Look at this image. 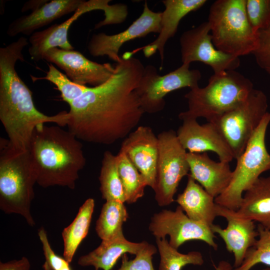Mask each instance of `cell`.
Instances as JSON below:
<instances>
[{
    "instance_id": "cell-8",
    "label": "cell",
    "mask_w": 270,
    "mask_h": 270,
    "mask_svg": "<svg viewBox=\"0 0 270 270\" xmlns=\"http://www.w3.org/2000/svg\"><path fill=\"white\" fill-rule=\"evenodd\" d=\"M268 98L254 88L238 106L212 122L218 127L237 159L268 112Z\"/></svg>"
},
{
    "instance_id": "cell-6",
    "label": "cell",
    "mask_w": 270,
    "mask_h": 270,
    "mask_svg": "<svg viewBox=\"0 0 270 270\" xmlns=\"http://www.w3.org/2000/svg\"><path fill=\"white\" fill-rule=\"evenodd\" d=\"M246 0H217L210 6L208 22L216 48L240 58L256 48L258 33L248 22Z\"/></svg>"
},
{
    "instance_id": "cell-37",
    "label": "cell",
    "mask_w": 270,
    "mask_h": 270,
    "mask_svg": "<svg viewBox=\"0 0 270 270\" xmlns=\"http://www.w3.org/2000/svg\"><path fill=\"white\" fill-rule=\"evenodd\" d=\"M48 0H30L25 3L24 5L22 12H24L31 10L32 11L36 10L39 8L40 6L44 4L45 3L48 2Z\"/></svg>"
},
{
    "instance_id": "cell-10",
    "label": "cell",
    "mask_w": 270,
    "mask_h": 270,
    "mask_svg": "<svg viewBox=\"0 0 270 270\" xmlns=\"http://www.w3.org/2000/svg\"><path fill=\"white\" fill-rule=\"evenodd\" d=\"M190 64H182L178 68L164 74H158L155 66H144L143 74L136 88L144 112L156 113L162 110L166 104L164 96L172 91L188 87L198 86L200 72L190 69Z\"/></svg>"
},
{
    "instance_id": "cell-28",
    "label": "cell",
    "mask_w": 270,
    "mask_h": 270,
    "mask_svg": "<svg viewBox=\"0 0 270 270\" xmlns=\"http://www.w3.org/2000/svg\"><path fill=\"white\" fill-rule=\"evenodd\" d=\"M116 156L126 202L134 203L144 196L146 181L123 150H120Z\"/></svg>"
},
{
    "instance_id": "cell-21",
    "label": "cell",
    "mask_w": 270,
    "mask_h": 270,
    "mask_svg": "<svg viewBox=\"0 0 270 270\" xmlns=\"http://www.w3.org/2000/svg\"><path fill=\"white\" fill-rule=\"evenodd\" d=\"M206 2V0H162L165 9L162 12L160 30L154 41L142 48L144 56L148 58L158 52L162 64L164 46L176 34L181 20L190 12L200 9Z\"/></svg>"
},
{
    "instance_id": "cell-26",
    "label": "cell",
    "mask_w": 270,
    "mask_h": 270,
    "mask_svg": "<svg viewBox=\"0 0 270 270\" xmlns=\"http://www.w3.org/2000/svg\"><path fill=\"white\" fill-rule=\"evenodd\" d=\"M128 218L124 202L106 200L96 222V230L98 236L102 240H106L124 234L122 226Z\"/></svg>"
},
{
    "instance_id": "cell-39",
    "label": "cell",
    "mask_w": 270,
    "mask_h": 270,
    "mask_svg": "<svg viewBox=\"0 0 270 270\" xmlns=\"http://www.w3.org/2000/svg\"><path fill=\"white\" fill-rule=\"evenodd\" d=\"M62 270H72L70 266L65 268Z\"/></svg>"
},
{
    "instance_id": "cell-5",
    "label": "cell",
    "mask_w": 270,
    "mask_h": 270,
    "mask_svg": "<svg viewBox=\"0 0 270 270\" xmlns=\"http://www.w3.org/2000/svg\"><path fill=\"white\" fill-rule=\"evenodd\" d=\"M253 89L251 80L235 70L214 74L205 87L190 89L184 95L188 109L178 118H204L212 122L245 100Z\"/></svg>"
},
{
    "instance_id": "cell-30",
    "label": "cell",
    "mask_w": 270,
    "mask_h": 270,
    "mask_svg": "<svg viewBox=\"0 0 270 270\" xmlns=\"http://www.w3.org/2000/svg\"><path fill=\"white\" fill-rule=\"evenodd\" d=\"M257 240L246 252L242 264L233 270H250L262 264L270 266V230L258 224Z\"/></svg>"
},
{
    "instance_id": "cell-38",
    "label": "cell",
    "mask_w": 270,
    "mask_h": 270,
    "mask_svg": "<svg viewBox=\"0 0 270 270\" xmlns=\"http://www.w3.org/2000/svg\"><path fill=\"white\" fill-rule=\"evenodd\" d=\"M234 268L232 264L228 261L221 260L218 265L215 266V270H233Z\"/></svg>"
},
{
    "instance_id": "cell-40",
    "label": "cell",
    "mask_w": 270,
    "mask_h": 270,
    "mask_svg": "<svg viewBox=\"0 0 270 270\" xmlns=\"http://www.w3.org/2000/svg\"><path fill=\"white\" fill-rule=\"evenodd\" d=\"M261 270H270V268H266L262 269Z\"/></svg>"
},
{
    "instance_id": "cell-14",
    "label": "cell",
    "mask_w": 270,
    "mask_h": 270,
    "mask_svg": "<svg viewBox=\"0 0 270 270\" xmlns=\"http://www.w3.org/2000/svg\"><path fill=\"white\" fill-rule=\"evenodd\" d=\"M43 60L54 63L62 70L74 83L82 86H99L113 74L114 66L90 60L80 52L53 48L44 54Z\"/></svg>"
},
{
    "instance_id": "cell-29",
    "label": "cell",
    "mask_w": 270,
    "mask_h": 270,
    "mask_svg": "<svg viewBox=\"0 0 270 270\" xmlns=\"http://www.w3.org/2000/svg\"><path fill=\"white\" fill-rule=\"evenodd\" d=\"M160 260L159 270H181L186 265L202 266L204 260L202 254L192 251L188 254H182L172 247L164 238L156 240Z\"/></svg>"
},
{
    "instance_id": "cell-27",
    "label": "cell",
    "mask_w": 270,
    "mask_h": 270,
    "mask_svg": "<svg viewBox=\"0 0 270 270\" xmlns=\"http://www.w3.org/2000/svg\"><path fill=\"white\" fill-rule=\"evenodd\" d=\"M99 180L100 190L104 200L126 202L118 170L117 156L110 151H106L104 154Z\"/></svg>"
},
{
    "instance_id": "cell-31",
    "label": "cell",
    "mask_w": 270,
    "mask_h": 270,
    "mask_svg": "<svg viewBox=\"0 0 270 270\" xmlns=\"http://www.w3.org/2000/svg\"><path fill=\"white\" fill-rule=\"evenodd\" d=\"M48 70L44 77L37 78L31 76L34 82L45 80L54 84L60 92L62 98L69 105L79 98L88 86L76 84L72 82L66 74L58 70L52 64H48Z\"/></svg>"
},
{
    "instance_id": "cell-12",
    "label": "cell",
    "mask_w": 270,
    "mask_h": 270,
    "mask_svg": "<svg viewBox=\"0 0 270 270\" xmlns=\"http://www.w3.org/2000/svg\"><path fill=\"white\" fill-rule=\"evenodd\" d=\"M182 64L200 62L209 66L214 74L236 70L240 65V58L225 54L214 45L207 22L184 32L180 39Z\"/></svg>"
},
{
    "instance_id": "cell-18",
    "label": "cell",
    "mask_w": 270,
    "mask_h": 270,
    "mask_svg": "<svg viewBox=\"0 0 270 270\" xmlns=\"http://www.w3.org/2000/svg\"><path fill=\"white\" fill-rule=\"evenodd\" d=\"M145 179L147 186L154 188L158 153V136L151 128L139 126L124 140L120 149Z\"/></svg>"
},
{
    "instance_id": "cell-24",
    "label": "cell",
    "mask_w": 270,
    "mask_h": 270,
    "mask_svg": "<svg viewBox=\"0 0 270 270\" xmlns=\"http://www.w3.org/2000/svg\"><path fill=\"white\" fill-rule=\"evenodd\" d=\"M236 212L270 230V176H260L244 192Z\"/></svg>"
},
{
    "instance_id": "cell-35",
    "label": "cell",
    "mask_w": 270,
    "mask_h": 270,
    "mask_svg": "<svg viewBox=\"0 0 270 270\" xmlns=\"http://www.w3.org/2000/svg\"><path fill=\"white\" fill-rule=\"evenodd\" d=\"M38 236L45 258V262L42 266L44 270H62L70 266V263L64 258L58 256L53 250L48 242L46 232L43 227L38 230Z\"/></svg>"
},
{
    "instance_id": "cell-22",
    "label": "cell",
    "mask_w": 270,
    "mask_h": 270,
    "mask_svg": "<svg viewBox=\"0 0 270 270\" xmlns=\"http://www.w3.org/2000/svg\"><path fill=\"white\" fill-rule=\"evenodd\" d=\"M215 198L193 178L188 175V181L183 192L176 202L191 220L210 226L217 216Z\"/></svg>"
},
{
    "instance_id": "cell-23",
    "label": "cell",
    "mask_w": 270,
    "mask_h": 270,
    "mask_svg": "<svg viewBox=\"0 0 270 270\" xmlns=\"http://www.w3.org/2000/svg\"><path fill=\"white\" fill-rule=\"evenodd\" d=\"M147 244L128 240L124 234L114 238L102 240L100 245L88 254L81 256L78 264L82 266H92L95 270H112L117 260L126 253L136 255Z\"/></svg>"
},
{
    "instance_id": "cell-32",
    "label": "cell",
    "mask_w": 270,
    "mask_h": 270,
    "mask_svg": "<svg viewBox=\"0 0 270 270\" xmlns=\"http://www.w3.org/2000/svg\"><path fill=\"white\" fill-rule=\"evenodd\" d=\"M246 10L255 32L270 25V0H246Z\"/></svg>"
},
{
    "instance_id": "cell-25",
    "label": "cell",
    "mask_w": 270,
    "mask_h": 270,
    "mask_svg": "<svg viewBox=\"0 0 270 270\" xmlns=\"http://www.w3.org/2000/svg\"><path fill=\"white\" fill-rule=\"evenodd\" d=\"M94 204L93 198L87 199L80 208L73 221L62 232L64 242V258L70 263L72 262L80 244L87 236Z\"/></svg>"
},
{
    "instance_id": "cell-1",
    "label": "cell",
    "mask_w": 270,
    "mask_h": 270,
    "mask_svg": "<svg viewBox=\"0 0 270 270\" xmlns=\"http://www.w3.org/2000/svg\"><path fill=\"white\" fill-rule=\"evenodd\" d=\"M114 66L107 81L88 87L69 105L66 126L80 140L114 144L132 132L144 113L136 92L144 66L132 52Z\"/></svg>"
},
{
    "instance_id": "cell-33",
    "label": "cell",
    "mask_w": 270,
    "mask_h": 270,
    "mask_svg": "<svg viewBox=\"0 0 270 270\" xmlns=\"http://www.w3.org/2000/svg\"><path fill=\"white\" fill-rule=\"evenodd\" d=\"M156 252V248L147 242L133 260H130L126 254H124L122 256L121 266L116 270H154L152 258Z\"/></svg>"
},
{
    "instance_id": "cell-7",
    "label": "cell",
    "mask_w": 270,
    "mask_h": 270,
    "mask_svg": "<svg viewBox=\"0 0 270 270\" xmlns=\"http://www.w3.org/2000/svg\"><path fill=\"white\" fill-rule=\"evenodd\" d=\"M270 122V112H267L248 142L242 154L236 159L230 182L220 195L214 199L221 206L237 210L244 192L260 175L270 170V154L266 145V135Z\"/></svg>"
},
{
    "instance_id": "cell-16",
    "label": "cell",
    "mask_w": 270,
    "mask_h": 270,
    "mask_svg": "<svg viewBox=\"0 0 270 270\" xmlns=\"http://www.w3.org/2000/svg\"><path fill=\"white\" fill-rule=\"evenodd\" d=\"M216 212L217 216L226 219L227 226L223 228L213 224L210 226L211 230L222 238L227 250L233 254L234 267L237 268L242 264L247 252L257 240L258 232L255 222L240 217L236 210L217 204Z\"/></svg>"
},
{
    "instance_id": "cell-19",
    "label": "cell",
    "mask_w": 270,
    "mask_h": 270,
    "mask_svg": "<svg viewBox=\"0 0 270 270\" xmlns=\"http://www.w3.org/2000/svg\"><path fill=\"white\" fill-rule=\"evenodd\" d=\"M190 166L188 175L193 178L214 198L222 193L229 185L232 175L228 162H216L206 152H187Z\"/></svg>"
},
{
    "instance_id": "cell-17",
    "label": "cell",
    "mask_w": 270,
    "mask_h": 270,
    "mask_svg": "<svg viewBox=\"0 0 270 270\" xmlns=\"http://www.w3.org/2000/svg\"><path fill=\"white\" fill-rule=\"evenodd\" d=\"M176 132L184 148L190 152H213L220 161L230 162L233 153L216 126L212 122L200 124L196 119H186Z\"/></svg>"
},
{
    "instance_id": "cell-15",
    "label": "cell",
    "mask_w": 270,
    "mask_h": 270,
    "mask_svg": "<svg viewBox=\"0 0 270 270\" xmlns=\"http://www.w3.org/2000/svg\"><path fill=\"white\" fill-rule=\"evenodd\" d=\"M110 0H90L84 4L68 20L60 24H55L47 28L36 31L30 37L29 54L34 61L43 60L46 51L53 48L71 50L74 47L68 38V30L72 24L83 14L94 10H102L104 15L112 11L113 6Z\"/></svg>"
},
{
    "instance_id": "cell-13",
    "label": "cell",
    "mask_w": 270,
    "mask_h": 270,
    "mask_svg": "<svg viewBox=\"0 0 270 270\" xmlns=\"http://www.w3.org/2000/svg\"><path fill=\"white\" fill-rule=\"evenodd\" d=\"M161 18L162 12L152 10L146 2L140 16L124 30L111 35L104 32L94 34L88 43V51L92 56H106L116 63L120 60L119 51L124 43L150 33L159 34Z\"/></svg>"
},
{
    "instance_id": "cell-2",
    "label": "cell",
    "mask_w": 270,
    "mask_h": 270,
    "mask_svg": "<svg viewBox=\"0 0 270 270\" xmlns=\"http://www.w3.org/2000/svg\"><path fill=\"white\" fill-rule=\"evenodd\" d=\"M28 43L21 36L0 48V120L10 144L21 151L28 150L37 127L50 122L63 127L68 120L66 111L48 116L38 110L31 90L16 72L15 64L18 60L24 61L22 52Z\"/></svg>"
},
{
    "instance_id": "cell-4",
    "label": "cell",
    "mask_w": 270,
    "mask_h": 270,
    "mask_svg": "<svg viewBox=\"0 0 270 270\" xmlns=\"http://www.w3.org/2000/svg\"><path fill=\"white\" fill-rule=\"evenodd\" d=\"M36 176L29 150L11 146L8 140L0 139V208L6 214L23 216L30 226L35 225L31 214Z\"/></svg>"
},
{
    "instance_id": "cell-9",
    "label": "cell",
    "mask_w": 270,
    "mask_h": 270,
    "mask_svg": "<svg viewBox=\"0 0 270 270\" xmlns=\"http://www.w3.org/2000/svg\"><path fill=\"white\" fill-rule=\"evenodd\" d=\"M157 136L158 153L153 190L158 204L166 206L174 202L179 184L188 174L190 166L186 150L180 143L176 132L172 130H164Z\"/></svg>"
},
{
    "instance_id": "cell-11",
    "label": "cell",
    "mask_w": 270,
    "mask_h": 270,
    "mask_svg": "<svg viewBox=\"0 0 270 270\" xmlns=\"http://www.w3.org/2000/svg\"><path fill=\"white\" fill-rule=\"evenodd\" d=\"M149 229L156 238L170 236V244L176 249L186 242H204L214 250L218 244L210 226L190 218L178 206L174 211L164 210L152 217Z\"/></svg>"
},
{
    "instance_id": "cell-36",
    "label": "cell",
    "mask_w": 270,
    "mask_h": 270,
    "mask_svg": "<svg viewBox=\"0 0 270 270\" xmlns=\"http://www.w3.org/2000/svg\"><path fill=\"white\" fill-rule=\"evenodd\" d=\"M30 264L25 256L20 260L0 262V270H30Z\"/></svg>"
},
{
    "instance_id": "cell-3",
    "label": "cell",
    "mask_w": 270,
    "mask_h": 270,
    "mask_svg": "<svg viewBox=\"0 0 270 270\" xmlns=\"http://www.w3.org/2000/svg\"><path fill=\"white\" fill-rule=\"evenodd\" d=\"M28 150L38 185L75 188L86 160L82 143L72 132L58 125L39 126Z\"/></svg>"
},
{
    "instance_id": "cell-34",
    "label": "cell",
    "mask_w": 270,
    "mask_h": 270,
    "mask_svg": "<svg viewBox=\"0 0 270 270\" xmlns=\"http://www.w3.org/2000/svg\"><path fill=\"white\" fill-rule=\"evenodd\" d=\"M257 33L256 48L252 54L258 65L270 76V25Z\"/></svg>"
},
{
    "instance_id": "cell-20",
    "label": "cell",
    "mask_w": 270,
    "mask_h": 270,
    "mask_svg": "<svg viewBox=\"0 0 270 270\" xmlns=\"http://www.w3.org/2000/svg\"><path fill=\"white\" fill-rule=\"evenodd\" d=\"M85 2L82 0H52L46 2L28 15L20 16L8 26L6 33L10 36L20 34L31 36L52 21L76 12Z\"/></svg>"
}]
</instances>
